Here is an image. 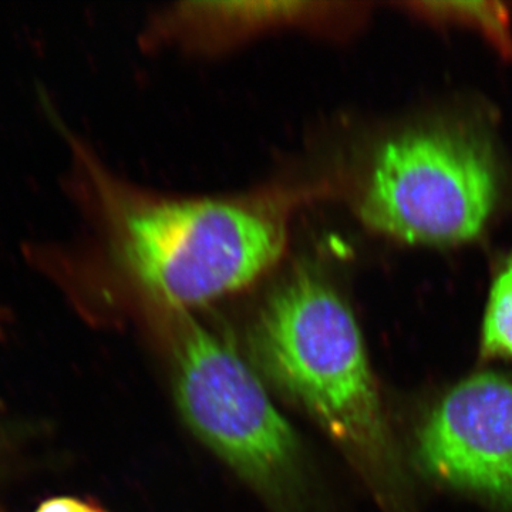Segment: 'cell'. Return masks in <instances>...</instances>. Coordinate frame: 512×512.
<instances>
[{"label": "cell", "mask_w": 512, "mask_h": 512, "mask_svg": "<svg viewBox=\"0 0 512 512\" xmlns=\"http://www.w3.org/2000/svg\"><path fill=\"white\" fill-rule=\"evenodd\" d=\"M480 342L484 359L512 360V249L494 276Z\"/></svg>", "instance_id": "52a82bcc"}, {"label": "cell", "mask_w": 512, "mask_h": 512, "mask_svg": "<svg viewBox=\"0 0 512 512\" xmlns=\"http://www.w3.org/2000/svg\"><path fill=\"white\" fill-rule=\"evenodd\" d=\"M406 6L427 22L476 30L504 59L512 62V18L503 3L416 2Z\"/></svg>", "instance_id": "8992f818"}, {"label": "cell", "mask_w": 512, "mask_h": 512, "mask_svg": "<svg viewBox=\"0 0 512 512\" xmlns=\"http://www.w3.org/2000/svg\"><path fill=\"white\" fill-rule=\"evenodd\" d=\"M49 117L69 154L64 190L97 232L87 242L23 244L26 264L62 291L116 275L191 308L251 284L284 251L285 195L153 200L111 175L55 110Z\"/></svg>", "instance_id": "6da1fadb"}, {"label": "cell", "mask_w": 512, "mask_h": 512, "mask_svg": "<svg viewBox=\"0 0 512 512\" xmlns=\"http://www.w3.org/2000/svg\"><path fill=\"white\" fill-rule=\"evenodd\" d=\"M36 512H101V508L72 497H59L45 501Z\"/></svg>", "instance_id": "ba28073f"}, {"label": "cell", "mask_w": 512, "mask_h": 512, "mask_svg": "<svg viewBox=\"0 0 512 512\" xmlns=\"http://www.w3.org/2000/svg\"><path fill=\"white\" fill-rule=\"evenodd\" d=\"M420 467L439 483L512 512V376L461 380L417 431Z\"/></svg>", "instance_id": "5b68a950"}, {"label": "cell", "mask_w": 512, "mask_h": 512, "mask_svg": "<svg viewBox=\"0 0 512 512\" xmlns=\"http://www.w3.org/2000/svg\"><path fill=\"white\" fill-rule=\"evenodd\" d=\"M259 365L376 488L392 512H414L402 460L355 316L303 269L265 303L252 335Z\"/></svg>", "instance_id": "7a4b0ae2"}, {"label": "cell", "mask_w": 512, "mask_h": 512, "mask_svg": "<svg viewBox=\"0 0 512 512\" xmlns=\"http://www.w3.org/2000/svg\"><path fill=\"white\" fill-rule=\"evenodd\" d=\"M175 393L207 446L252 484L279 491L295 473L298 443L254 370L228 340L195 322L175 339Z\"/></svg>", "instance_id": "277c9868"}, {"label": "cell", "mask_w": 512, "mask_h": 512, "mask_svg": "<svg viewBox=\"0 0 512 512\" xmlns=\"http://www.w3.org/2000/svg\"><path fill=\"white\" fill-rule=\"evenodd\" d=\"M498 183L493 148L480 133L429 124L376 151L357 215L384 237L450 247L481 234L497 204Z\"/></svg>", "instance_id": "3957f363"}, {"label": "cell", "mask_w": 512, "mask_h": 512, "mask_svg": "<svg viewBox=\"0 0 512 512\" xmlns=\"http://www.w3.org/2000/svg\"><path fill=\"white\" fill-rule=\"evenodd\" d=\"M0 512H2V511H0Z\"/></svg>", "instance_id": "9c48e42d"}]
</instances>
